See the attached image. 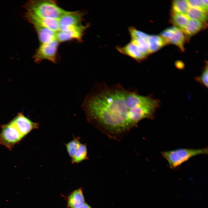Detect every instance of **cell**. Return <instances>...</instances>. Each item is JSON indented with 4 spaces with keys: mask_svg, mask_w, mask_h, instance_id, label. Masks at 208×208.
Here are the masks:
<instances>
[{
    "mask_svg": "<svg viewBox=\"0 0 208 208\" xmlns=\"http://www.w3.org/2000/svg\"><path fill=\"white\" fill-rule=\"evenodd\" d=\"M41 44L46 43L56 39V32L48 28L34 25Z\"/></svg>",
    "mask_w": 208,
    "mask_h": 208,
    "instance_id": "8fae6325",
    "label": "cell"
},
{
    "mask_svg": "<svg viewBox=\"0 0 208 208\" xmlns=\"http://www.w3.org/2000/svg\"><path fill=\"white\" fill-rule=\"evenodd\" d=\"M208 148L191 149L181 148L161 153L167 161L170 168L174 169L191 158L200 154H207Z\"/></svg>",
    "mask_w": 208,
    "mask_h": 208,
    "instance_id": "277c9868",
    "label": "cell"
},
{
    "mask_svg": "<svg viewBox=\"0 0 208 208\" xmlns=\"http://www.w3.org/2000/svg\"><path fill=\"white\" fill-rule=\"evenodd\" d=\"M83 16V13L79 11H70L63 15L58 19L59 30L65 31L70 27L81 24Z\"/></svg>",
    "mask_w": 208,
    "mask_h": 208,
    "instance_id": "ba28073f",
    "label": "cell"
},
{
    "mask_svg": "<svg viewBox=\"0 0 208 208\" xmlns=\"http://www.w3.org/2000/svg\"><path fill=\"white\" fill-rule=\"evenodd\" d=\"M208 65L207 64L201 75L196 78L197 81L207 88L208 87Z\"/></svg>",
    "mask_w": 208,
    "mask_h": 208,
    "instance_id": "603a6c76",
    "label": "cell"
},
{
    "mask_svg": "<svg viewBox=\"0 0 208 208\" xmlns=\"http://www.w3.org/2000/svg\"><path fill=\"white\" fill-rule=\"evenodd\" d=\"M88 158L87 149L85 144L81 143L74 157L71 159L73 164L79 163Z\"/></svg>",
    "mask_w": 208,
    "mask_h": 208,
    "instance_id": "e0dca14e",
    "label": "cell"
},
{
    "mask_svg": "<svg viewBox=\"0 0 208 208\" xmlns=\"http://www.w3.org/2000/svg\"><path fill=\"white\" fill-rule=\"evenodd\" d=\"M59 43L55 39L49 42L40 44L34 56L35 61L39 63L43 60H48L56 63Z\"/></svg>",
    "mask_w": 208,
    "mask_h": 208,
    "instance_id": "5b68a950",
    "label": "cell"
},
{
    "mask_svg": "<svg viewBox=\"0 0 208 208\" xmlns=\"http://www.w3.org/2000/svg\"><path fill=\"white\" fill-rule=\"evenodd\" d=\"M187 1L190 7L200 10L207 14V0H189Z\"/></svg>",
    "mask_w": 208,
    "mask_h": 208,
    "instance_id": "44dd1931",
    "label": "cell"
},
{
    "mask_svg": "<svg viewBox=\"0 0 208 208\" xmlns=\"http://www.w3.org/2000/svg\"><path fill=\"white\" fill-rule=\"evenodd\" d=\"M88 121L111 138L120 139L144 118L153 119L158 102L120 85L90 93L82 105Z\"/></svg>",
    "mask_w": 208,
    "mask_h": 208,
    "instance_id": "6da1fadb",
    "label": "cell"
},
{
    "mask_svg": "<svg viewBox=\"0 0 208 208\" xmlns=\"http://www.w3.org/2000/svg\"><path fill=\"white\" fill-rule=\"evenodd\" d=\"M172 21L176 27L183 32L190 20L186 14H173L172 17Z\"/></svg>",
    "mask_w": 208,
    "mask_h": 208,
    "instance_id": "5bb4252c",
    "label": "cell"
},
{
    "mask_svg": "<svg viewBox=\"0 0 208 208\" xmlns=\"http://www.w3.org/2000/svg\"><path fill=\"white\" fill-rule=\"evenodd\" d=\"M26 13L43 17L58 19L70 11L59 7L53 0H31L26 5Z\"/></svg>",
    "mask_w": 208,
    "mask_h": 208,
    "instance_id": "3957f363",
    "label": "cell"
},
{
    "mask_svg": "<svg viewBox=\"0 0 208 208\" xmlns=\"http://www.w3.org/2000/svg\"><path fill=\"white\" fill-rule=\"evenodd\" d=\"M131 42L146 57L150 54L149 45L147 40L138 37L131 38Z\"/></svg>",
    "mask_w": 208,
    "mask_h": 208,
    "instance_id": "d6986e66",
    "label": "cell"
},
{
    "mask_svg": "<svg viewBox=\"0 0 208 208\" xmlns=\"http://www.w3.org/2000/svg\"><path fill=\"white\" fill-rule=\"evenodd\" d=\"M76 208H93L91 207L90 205L86 203Z\"/></svg>",
    "mask_w": 208,
    "mask_h": 208,
    "instance_id": "cb8c5ba5",
    "label": "cell"
},
{
    "mask_svg": "<svg viewBox=\"0 0 208 208\" xmlns=\"http://www.w3.org/2000/svg\"><path fill=\"white\" fill-rule=\"evenodd\" d=\"M88 25L81 24L70 27L65 31H58L56 32V39L59 42L72 40L81 42L84 33Z\"/></svg>",
    "mask_w": 208,
    "mask_h": 208,
    "instance_id": "8992f818",
    "label": "cell"
},
{
    "mask_svg": "<svg viewBox=\"0 0 208 208\" xmlns=\"http://www.w3.org/2000/svg\"><path fill=\"white\" fill-rule=\"evenodd\" d=\"M117 49L120 53L128 55L138 62L143 60L146 57L131 42L124 47H118Z\"/></svg>",
    "mask_w": 208,
    "mask_h": 208,
    "instance_id": "30bf717a",
    "label": "cell"
},
{
    "mask_svg": "<svg viewBox=\"0 0 208 208\" xmlns=\"http://www.w3.org/2000/svg\"><path fill=\"white\" fill-rule=\"evenodd\" d=\"M39 124L20 114L8 124L1 127L0 143L11 150L27 135L38 129Z\"/></svg>",
    "mask_w": 208,
    "mask_h": 208,
    "instance_id": "7a4b0ae2",
    "label": "cell"
},
{
    "mask_svg": "<svg viewBox=\"0 0 208 208\" xmlns=\"http://www.w3.org/2000/svg\"><path fill=\"white\" fill-rule=\"evenodd\" d=\"M147 41L150 53L157 51L167 43L161 37L154 35H149Z\"/></svg>",
    "mask_w": 208,
    "mask_h": 208,
    "instance_id": "4fadbf2b",
    "label": "cell"
},
{
    "mask_svg": "<svg viewBox=\"0 0 208 208\" xmlns=\"http://www.w3.org/2000/svg\"><path fill=\"white\" fill-rule=\"evenodd\" d=\"M186 14L190 19L197 20L204 23L207 21V14L197 9L190 7Z\"/></svg>",
    "mask_w": 208,
    "mask_h": 208,
    "instance_id": "ac0fdd59",
    "label": "cell"
},
{
    "mask_svg": "<svg viewBox=\"0 0 208 208\" xmlns=\"http://www.w3.org/2000/svg\"><path fill=\"white\" fill-rule=\"evenodd\" d=\"M85 203L83 191L81 188L71 192L67 198V206L68 208H76Z\"/></svg>",
    "mask_w": 208,
    "mask_h": 208,
    "instance_id": "7c38bea8",
    "label": "cell"
},
{
    "mask_svg": "<svg viewBox=\"0 0 208 208\" xmlns=\"http://www.w3.org/2000/svg\"><path fill=\"white\" fill-rule=\"evenodd\" d=\"M27 18L34 26L39 25L49 28L55 32L60 30L58 19L40 16L26 13Z\"/></svg>",
    "mask_w": 208,
    "mask_h": 208,
    "instance_id": "9c48e42d",
    "label": "cell"
},
{
    "mask_svg": "<svg viewBox=\"0 0 208 208\" xmlns=\"http://www.w3.org/2000/svg\"><path fill=\"white\" fill-rule=\"evenodd\" d=\"M79 138L74 137L73 139L65 144L67 152L71 159L74 157L81 143Z\"/></svg>",
    "mask_w": 208,
    "mask_h": 208,
    "instance_id": "ffe728a7",
    "label": "cell"
},
{
    "mask_svg": "<svg viewBox=\"0 0 208 208\" xmlns=\"http://www.w3.org/2000/svg\"><path fill=\"white\" fill-rule=\"evenodd\" d=\"M129 32L131 38L138 37L147 40L149 35L136 29L134 27H130Z\"/></svg>",
    "mask_w": 208,
    "mask_h": 208,
    "instance_id": "7402d4cb",
    "label": "cell"
},
{
    "mask_svg": "<svg viewBox=\"0 0 208 208\" xmlns=\"http://www.w3.org/2000/svg\"><path fill=\"white\" fill-rule=\"evenodd\" d=\"M190 8L187 0H175L172 3V10L173 14H186Z\"/></svg>",
    "mask_w": 208,
    "mask_h": 208,
    "instance_id": "2e32d148",
    "label": "cell"
},
{
    "mask_svg": "<svg viewBox=\"0 0 208 208\" xmlns=\"http://www.w3.org/2000/svg\"><path fill=\"white\" fill-rule=\"evenodd\" d=\"M204 23L197 20L190 19L183 32L189 36H192L204 27L205 25Z\"/></svg>",
    "mask_w": 208,
    "mask_h": 208,
    "instance_id": "9a60e30c",
    "label": "cell"
},
{
    "mask_svg": "<svg viewBox=\"0 0 208 208\" xmlns=\"http://www.w3.org/2000/svg\"><path fill=\"white\" fill-rule=\"evenodd\" d=\"M183 32L178 28L172 27L164 30L161 33V35L167 43L174 44L183 51L185 40Z\"/></svg>",
    "mask_w": 208,
    "mask_h": 208,
    "instance_id": "52a82bcc",
    "label": "cell"
}]
</instances>
